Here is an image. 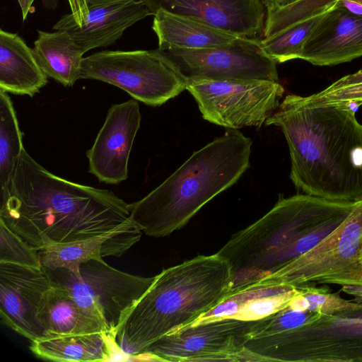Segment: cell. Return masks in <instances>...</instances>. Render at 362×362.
Returning <instances> with one entry per match:
<instances>
[{"label":"cell","instance_id":"6da1fadb","mask_svg":"<svg viewBox=\"0 0 362 362\" xmlns=\"http://www.w3.org/2000/svg\"><path fill=\"white\" fill-rule=\"evenodd\" d=\"M0 219L37 250L133 223L129 204L112 191L57 176L25 148L6 192L0 197Z\"/></svg>","mask_w":362,"mask_h":362},{"label":"cell","instance_id":"7a4b0ae2","mask_svg":"<svg viewBox=\"0 0 362 362\" xmlns=\"http://www.w3.org/2000/svg\"><path fill=\"white\" fill-rule=\"evenodd\" d=\"M346 103H313L288 94L265 122L281 128L290 177L302 193L327 199H362V124Z\"/></svg>","mask_w":362,"mask_h":362},{"label":"cell","instance_id":"3957f363","mask_svg":"<svg viewBox=\"0 0 362 362\" xmlns=\"http://www.w3.org/2000/svg\"><path fill=\"white\" fill-rule=\"evenodd\" d=\"M357 202L279 194L266 214L234 233L218 251L230 267L228 296L269 277L312 249L343 223Z\"/></svg>","mask_w":362,"mask_h":362},{"label":"cell","instance_id":"277c9868","mask_svg":"<svg viewBox=\"0 0 362 362\" xmlns=\"http://www.w3.org/2000/svg\"><path fill=\"white\" fill-rule=\"evenodd\" d=\"M230 281L229 265L217 252L163 269L119 327L117 350L138 357L163 336L215 308L228 295Z\"/></svg>","mask_w":362,"mask_h":362},{"label":"cell","instance_id":"5b68a950","mask_svg":"<svg viewBox=\"0 0 362 362\" xmlns=\"http://www.w3.org/2000/svg\"><path fill=\"white\" fill-rule=\"evenodd\" d=\"M252 141L228 129L191 156L158 187L129 204L131 219L148 236L162 238L184 227L250 167Z\"/></svg>","mask_w":362,"mask_h":362},{"label":"cell","instance_id":"8992f818","mask_svg":"<svg viewBox=\"0 0 362 362\" xmlns=\"http://www.w3.org/2000/svg\"><path fill=\"white\" fill-rule=\"evenodd\" d=\"M42 269L51 286L70 296L97 318L113 343L126 316L155 279L118 270L103 259L81 264L79 278L64 268Z\"/></svg>","mask_w":362,"mask_h":362},{"label":"cell","instance_id":"52a82bcc","mask_svg":"<svg viewBox=\"0 0 362 362\" xmlns=\"http://www.w3.org/2000/svg\"><path fill=\"white\" fill-rule=\"evenodd\" d=\"M256 284H281L295 288L317 284H362V199L338 228Z\"/></svg>","mask_w":362,"mask_h":362},{"label":"cell","instance_id":"ba28073f","mask_svg":"<svg viewBox=\"0 0 362 362\" xmlns=\"http://www.w3.org/2000/svg\"><path fill=\"white\" fill-rule=\"evenodd\" d=\"M80 79L115 86L133 99L159 106L186 89V81L160 50H104L83 57Z\"/></svg>","mask_w":362,"mask_h":362},{"label":"cell","instance_id":"9c48e42d","mask_svg":"<svg viewBox=\"0 0 362 362\" xmlns=\"http://www.w3.org/2000/svg\"><path fill=\"white\" fill-rule=\"evenodd\" d=\"M202 117L228 129L260 127L280 105L284 88L269 80H192L186 82Z\"/></svg>","mask_w":362,"mask_h":362},{"label":"cell","instance_id":"30bf717a","mask_svg":"<svg viewBox=\"0 0 362 362\" xmlns=\"http://www.w3.org/2000/svg\"><path fill=\"white\" fill-rule=\"evenodd\" d=\"M256 323L233 318L194 322L163 336L140 356L159 361H238Z\"/></svg>","mask_w":362,"mask_h":362},{"label":"cell","instance_id":"8fae6325","mask_svg":"<svg viewBox=\"0 0 362 362\" xmlns=\"http://www.w3.org/2000/svg\"><path fill=\"white\" fill-rule=\"evenodd\" d=\"M260 41L238 37L214 47L160 51L186 82L205 79L279 81L277 63L264 52Z\"/></svg>","mask_w":362,"mask_h":362},{"label":"cell","instance_id":"7c38bea8","mask_svg":"<svg viewBox=\"0 0 362 362\" xmlns=\"http://www.w3.org/2000/svg\"><path fill=\"white\" fill-rule=\"evenodd\" d=\"M51 284L42 268L0 262L1 321L30 341L47 336L38 310Z\"/></svg>","mask_w":362,"mask_h":362},{"label":"cell","instance_id":"4fadbf2b","mask_svg":"<svg viewBox=\"0 0 362 362\" xmlns=\"http://www.w3.org/2000/svg\"><path fill=\"white\" fill-rule=\"evenodd\" d=\"M137 100L130 99L110 107L105 122L87 151L89 173L100 182L119 184L128 177V162L140 127Z\"/></svg>","mask_w":362,"mask_h":362},{"label":"cell","instance_id":"5bb4252c","mask_svg":"<svg viewBox=\"0 0 362 362\" xmlns=\"http://www.w3.org/2000/svg\"><path fill=\"white\" fill-rule=\"evenodd\" d=\"M159 10L199 21L238 37L261 40L267 8L262 0H141Z\"/></svg>","mask_w":362,"mask_h":362},{"label":"cell","instance_id":"9a60e30c","mask_svg":"<svg viewBox=\"0 0 362 362\" xmlns=\"http://www.w3.org/2000/svg\"><path fill=\"white\" fill-rule=\"evenodd\" d=\"M148 16L152 15L141 0L119 1L65 14L53 29L66 32L86 53L115 43L125 30Z\"/></svg>","mask_w":362,"mask_h":362},{"label":"cell","instance_id":"2e32d148","mask_svg":"<svg viewBox=\"0 0 362 362\" xmlns=\"http://www.w3.org/2000/svg\"><path fill=\"white\" fill-rule=\"evenodd\" d=\"M362 56V13L339 0L324 15L305 42L299 59L332 66Z\"/></svg>","mask_w":362,"mask_h":362},{"label":"cell","instance_id":"e0dca14e","mask_svg":"<svg viewBox=\"0 0 362 362\" xmlns=\"http://www.w3.org/2000/svg\"><path fill=\"white\" fill-rule=\"evenodd\" d=\"M143 233L134 223L93 238L68 243L50 244L39 250L43 267L64 268L80 277L81 264L104 257H120L137 243Z\"/></svg>","mask_w":362,"mask_h":362},{"label":"cell","instance_id":"ac0fdd59","mask_svg":"<svg viewBox=\"0 0 362 362\" xmlns=\"http://www.w3.org/2000/svg\"><path fill=\"white\" fill-rule=\"evenodd\" d=\"M298 291L287 285H253L226 296L194 322L222 318L258 320L287 307Z\"/></svg>","mask_w":362,"mask_h":362},{"label":"cell","instance_id":"d6986e66","mask_svg":"<svg viewBox=\"0 0 362 362\" xmlns=\"http://www.w3.org/2000/svg\"><path fill=\"white\" fill-rule=\"evenodd\" d=\"M33 49L16 33L0 30V90L33 97L47 83Z\"/></svg>","mask_w":362,"mask_h":362},{"label":"cell","instance_id":"ffe728a7","mask_svg":"<svg viewBox=\"0 0 362 362\" xmlns=\"http://www.w3.org/2000/svg\"><path fill=\"white\" fill-rule=\"evenodd\" d=\"M152 29L158 37V49H204L233 42L238 37L199 21L164 10L153 16Z\"/></svg>","mask_w":362,"mask_h":362},{"label":"cell","instance_id":"44dd1931","mask_svg":"<svg viewBox=\"0 0 362 362\" xmlns=\"http://www.w3.org/2000/svg\"><path fill=\"white\" fill-rule=\"evenodd\" d=\"M29 348L40 358L59 362L107 361L116 349L104 332L44 337Z\"/></svg>","mask_w":362,"mask_h":362},{"label":"cell","instance_id":"7402d4cb","mask_svg":"<svg viewBox=\"0 0 362 362\" xmlns=\"http://www.w3.org/2000/svg\"><path fill=\"white\" fill-rule=\"evenodd\" d=\"M43 72L65 87L80 79L85 52L65 31H37L33 49Z\"/></svg>","mask_w":362,"mask_h":362},{"label":"cell","instance_id":"603a6c76","mask_svg":"<svg viewBox=\"0 0 362 362\" xmlns=\"http://www.w3.org/2000/svg\"><path fill=\"white\" fill-rule=\"evenodd\" d=\"M38 317L47 332L46 337L105 333L97 318L70 296L52 286L41 302Z\"/></svg>","mask_w":362,"mask_h":362},{"label":"cell","instance_id":"cb8c5ba5","mask_svg":"<svg viewBox=\"0 0 362 362\" xmlns=\"http://www.w3.org/2000/svg\"><path fill=\"white\" fill-rule=\"evenodd\" d=\"M24 149L13 103L0 90V197L7 190L18 158Z\"/></svg>","mask_w":362,"mask_h":362},{"label":"cell","instance_id":"d4e9b609","mask_svg":"<svg viewBox=\"0 0 362 362\" xmlns=\"http://www.w3.org/2000/svg\"><path fill=\"white\" fill-rule=\"evenodd\" d=\"M327 11L310 16L274 35L262 38L260 41L262 50L277 64L299 59L305 42Z\"/></svg>","mask_w":362,"mask_h":362},{"label":"cell","instance_id":"484cf974","mask_svg":"<svg viewBox=\"0 0 362 362\" xmlns=\"http://www.w3.org/2000/svg\"><path fill=\"white\" fill-rule=\"evenodd\" d=\"M339 0H298L286 6L267 9L263 38L270 37L292 24L327 11Z\"/></svg>","mask_w":362,"mask_h":362},{"label":"cell","instance_id":"4316f807","mask_svg":"<svg viewBox=\"0 0 362 362\" xmlns=\"http://www.w3.org/2000/svg\"><path fill=\"white\" fill-rule=\"evenodd\" d=\"M291 299L288 306L297 310H310L331 316L337 313L357 308L360 303L346 300L337 293H332L328 287L304 286Z\"/></svg>","mask_w":362,"mask_h":362},{"label":"cell","instance_id":"83f0119b","mask_svg":"<svg viewBox=\"0 0 362 362\" xmlns=\"http://www.w3.org/2000/svg\"><path fill=\"white\" fill-rule=\"evenodd\" d=\"M322 316L324 315L317 312L297 310L288 305L269 316L257 320L252 337L293 329L315 322Z\"/></svg>","mask_w":362,"mask_h":362},{"label":"cell","instance_id":"f1b7e54d","mask_svg":"<svg viewBox=\"0 0 362 362\" xmlns=\"http://www.w3.org/2000/svg\"><path fill=\"white\" fill-rule=\"evenodd\" d=\"M0 262L42 268L39 250L27 243L0 219Z\"/></svg>","mask_w":362,"mask_h":362},{"label":"cell","instance_id":"f546056e","mask_svg":"<svg viewBox=\"0 0 362 362\" xmlns=\"http://www.w3.org/2000/svg\"><path fill=\"white\" fill-rule=\"evenodd\" d=\"M305 98L313 103H346L356 111L362 105V78L351 80L343 76L325 89Z\"/></svg>","mask_w":362,"mask_h":362},{"label":"cell","instance_id":"4dcf8cb0","mask_svg":"<svg viewBox=\"0 0 362 362\" xmlns=\"http://www.w3.org/2000/svg\"><path fill=\"white\" fill-rule=\"evenodd\" d=\"M341 286L342 292L354 297L353 301L362 303V284H346Z\"/></svg>","mask_w":362,"mask_h":362},{"label":"cell","instance_id":"1f68e13d","mask_svg":"<svg viewBox=\"0 0 362 362\" xmlns=\"http://www.w3.org/2000/svg\"><path fill=\"white\" fill-rule=\"evenodd\" d=\"M72 13H80L88 7L87 0H68Z\"/></svg>","mask_w":362,"mask_h":362},{"label":"cell","instance_id":"d6a6232c","mask_svg":"<svg viewBox=\"0 0 362 362\" xmlns=\"http://www.w3.org/2000/svg\"><path fill=\"white\" fill-rule=\"evenodd\" d=\"M34 1L35 0H18L23 21L26 19L29 13L35 12V8H32V4Z\"/></svg>","mask_w":362,"mask_h":362},{"label":"cell","instance_id":"836d02e7","mask_svg":"<svg viewBox=\"0 0 362 362\" xmlns=\"http://www.w3.org/2000/svg\"><path fill=\"white\" fill-rule=\"evenodd\" d=\"M298 0H262L267 9L286 6Z\"/></svg>","mask_w":362,"mask_h":362},{"label":"cell","instance_id":"e575fe53","mask_svg":"<svg viewBox=\"0 0 362 362\" xmlns=\"http://www.w3.org/2000/svg\"><path fill=\"white\" fill-rule=\"evenodd\" d=\"M132 1V0H87L88 6L103 5V4H111V3L119 2V1Z\"/></svg>","mask_w":362,"mask_h":362},{"label":"cell","instance_id":"d590c367","mask_svg":"<svg viewBox=\"0 0 362 362\" xmlns=\"http://www.w3.org/2000/svg\"><path fill=\"white\" fill-rule=\"evenodd\" d=\"M348 79L356 80L362 78V69L356 73L344 76Z\"/></svg>","mask_w":362,"mask_h":362},{"label":"cell","instance_id":"8d00e7d4","mask_svg":"<svg viewBox=\"0 0 362 362\" xmlns=\"http://www.w3.org/2000/svg\"><path fill=\"white\" fill-rule=\"evenodd\" d=\"M345 1L354 2V3H356L357 4L362 6V0H345Z\"/></svg>","mask_w":362,"mask_h":362}]
</instances>
